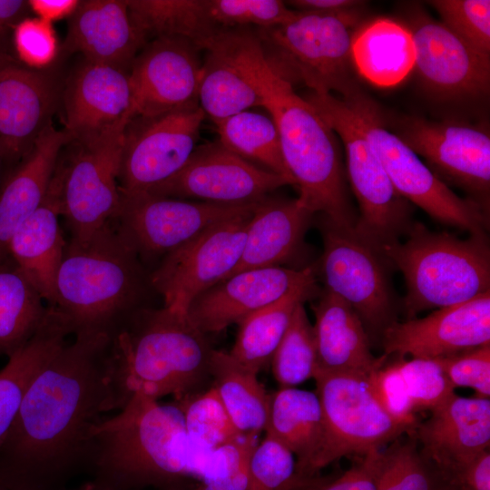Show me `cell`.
I'll use <instances>...</instances> for the list:
<instances>
[{
  "instance_id": "cell-1",
  "label": "cell",
  "mask_w": 490,
  "mask_h": 490,
  "mask_svg": "<svg viewBox=\"0 0 490 490\" xmlns=\"http://www.w3.org/2000/svg\"><path fill=\"white\" fill-rule=\"evenodd\" d=\"M74 337L36 373L0 446L15 478L33 490H64L85 471L93 426L118 410L112 334Z\"/></svg>"
},
{
  "instance_id": "cell-2",
  "label": "cell",
  "mask_w": 490,
  "mask_h": 490,
  "mask_svg": "<svg viewBox=\"0 0 490 490\" xmlns=\"http://www.w3.org/2000/svg\"><path fill=\"white\" fill-rule=\"evenodd\" d=\"M211 466L212 451L191 440L176 401L134 393L92 429L87 490H183Z\"/></svg>"
},
{
  "instance_id": "cell-3",
  "label": "cell",
  "mask_w": 490,
  "mask_h": 490,
  "mask_svg": "<svg viewBox=\"0 0 490 490\" xmlns=\"http://www.w3.org/2000/svg\"><path fill=\"white\" fill-rule=\"evenodd\" d=\"M220 41L254 83L262 107L277 127L285 166L299 192V202L313 214L354 228L358 215L349 200L334 131L290 83L269 66L254 31L227 29Z\"/></svg>"
},
{
  "instance_id": "cell-4",
  "label": "cell",
  "mask_w": 490,
  "mask_h": 490,
  "mask_svg": "<svg viewBox=\"0 0 490 490\" xmlns=\"http://www.w3.org/2000/svg\"><path fill=\"white\" fill-rule=\"evenodd\" d=\"M112 349L118 410L134 393L186 399L211 378L207 335L164 307L128 316L112 335Z\"/></svg>"
},
{
  "instance_id": "cell-5",
  "label": "cell",
  "mask_w": 490,
  "mask_h": 490,
  "mask_svg": "<svg viewBox=\"0 0 490 490\" xmlns=\"http://www.w3.org/2000/svg\"><path fill=\"white\" fill-rule=\"evenodd\" d=\"M137 252L110 224L65 247L52 307L72 334H113L132 313L143 288Z\"/></svg>"
},
{
  "instance_id": "cell-6",
  "label": "cell",
  "mask_w": 490,
  "mask_h": 490,
  "mask_svg": "<svg viewBox=\"0 0 490 490\" xmlns=\"http://www.w3.org/2000/svg\"><path fill=\"white\" fill-rule=\"evenodd\" d=\"M405 278L401 308L407 319L426 309L459 304L490 291L487 235L463 240L415 222L404 242L382 250Z\"/></svg>"
},
{
  "instance_id": "cell-7",
  "label": "cell",
  "mask_w": 490,
  "mask_h": 490,
  "mask_svg": "<svg viewBox=\"0 0 490 490\" xmlns=\"http://www.w3.org/2000/svg\"><path fill=\"white\" fill-rule=\"evenodd\" d=\"M359 16V11L340 15L295 11L289 21L254 32L267 64L281 78L292 85L301 82L312 93L339 95L354 83L351 44Z\"/></svg>"
},
{
  "instance_id": "cell-8",
  "label": "cell",
  "mask_w": 490,
  "mask_h": 490,
  "mask_svg": "<svg viewBox=\"0 0 490 490\" xmlns=\"http://www.w3.org/2000/svg\"><path fill=\"white\" fill-rule=\"evenodd\" d=\"M366 137L397 191L435 220L473 235H486L488 213L471 199L457 196L386 124L377 105L353 83L338 95Z\"/></svg>"
},
{
  "instance_id": "cell-9",
  "label": "cell",
  "mask_w": 490,
  "mask_h": 490,
  "mask_svg": "<svg viewBox=\"0 0 490 490\" xmlns=\"http://www.w3.org/2000/svg\"><path fill=\"white\" fill-rule=\"evenodd\" d=\"M344 145L347 176L359 205L356 232L382 250L407 236L415 223L411 203L395 189L373 148L338 96L311 93L305 98Z\"/></svg>"
},
{
  "instance_id": "cell-10",
  "label": "cell",
  "mask_w": 490,
  "mask_h": 490,
  "mask_svg": "<svg viewBox=\"0 0 490 490\" xmlns=\"http://www.w3.org/2000/svg\"><path fill=\"white\" fill-rule=\"evenodd\" d=\"M318 228L323 252L318 266L324 289L348 303L360 318L368 335L381 340L384 331L397 321L399 303L392 286L393 269L382 251L353 227L320 214Z\"/></svg>"
},
{
  "instance_id": "cell-11",
  "label": "cell",
  "mask_w": 490,
  "mask_h": 490,
  "mask_svg": "<svg viewBox=\"0 0 490 490\" xmlns=\"http://www.w3.org/2000/svg\"><path fill=\"white\" fill-rule=\"evenodd\" d=\"M369 376L318 371L316 393L323 416V440L309 475L349 456H366L414 427L393 418L380 405Z\"/></svg>"
},
{
  "instance_id": "cell-12",
  "label": "cell",
  "mask_w": 490,
  "mask_h": 490,
  "mask_svg": "<svg viewBox=\"0 0 490 490\" xmlns=\"http://www.w3.org/2000/svg\"><path fill=\"white\" fill-rule=\"evenodd\" d=\"M204 117L196 103L132 118L123 135L118 176L121 194L148 192L177 173L196 148Z\"/></svg>"
},
{
  "instance_id": "cell-13",
  "label": "cell",
  "mask_w": 490,
  "mask_h": 490,
  "mask_svg": "<svg viewBox=\"0 0 490 490\" xmlns=\"http://www.w3.org/2000/svg\"><path fill=\"white\" fill-rule=\"evenodd\" d=\"M255 209L211 227L163 257L150 282L162 296L164 308L187 316L198 296L230 274Z\"/></svg>"
},
{
  "instance_id": "cell-14",
  "label": "cell",
  "mask_w": 490,
  "mask_h": 490,
  "mask_svg": "<svg viewBox=\"0 0 490 490\" xmlns=\"http://www.w3.org/2000/svg\"><path fill=\"white\" fill-rule=\"evenodd\" d=\"M394 129L443 182L465 190L488 213L490 135L486 128L461 121L407 117L397 121Z\"/></svg>"
},
{
  "instance_id": "cell-15",
  "label": "cell",
  "mask_w": 490,
  "mask_h": 490,
  "mask_svg": "<svg viewBox=\"0 0 490 490\" xmlns=\"http://www.w3.org/2000/svg\"><path fill=\"white\" fill-rule=\"evenodd\" d=\"M122 132L85 144L62 168L61 212L69 223L72 241L82 242L114 220L122 204L118 183Z\"/></svg>"
},
{
  "instance_id": "cell-16",
  "label": "cell",
  "mask_w": 490,
  "mask_h": 490,
  "mask_svg": "<svg viewBox=\"0 0 490 490\" xmlns=\"http://www.w3.org/2000/svg\"><path fill=\"white\" fill-rule=\"evenodd\" d=\"M260 201L224 204L147 192L122 194L114 220L119 222V232L137 254L164 257L211 227L254 210Z\"/></svg>"
},
{
  "instance_id": "cell-17",
  "label": "cell",
  "mask_w": 490,
  "mask_h": 490,
  "mask_svg": "<svg viewBox=\"0 0 490 490\" xmlns=\"http://www.w3.org/2000/svg\"><path fill=\"white\" fill-rule=\"evenodd\" d=\"M404 24L415 44L414 68L430 94L442 101H462L488 93L490 54L424 12H412Z\"/></svg>"
},
{
  "instance_id": "cell-18",
  "label": "cell",
  "mask_w": 490,
  "mask_h": 490,
  "mask_svg": "<svg viewBox=\"0 0 490 490\" xmlns=\"http://www.w3.org/2000/svg\"><path fill=\"white\" fill-rule=\"evenodd\" d=\"M284 185L291 184L284 177L238 156L217 141L196 147L177 173L147 193L247 204L264 200L269 192Z\"/></svg>"
},
{
  "instance_id": "cell-19",
  "label": "cell",
  "mask_w": 490,
  "mask_h": 490,
  "mask_svg": "<svg viewBox=\"0 0 490 490\" xmlns=\"http://www.w3.org/2000/svg\"><path fill=\"white\" fill-rule=\"evenodd\" d=\"M201 50L180 37L149 41L129 69L135 116H154L198 102Z\"/></svg>"
},
{
  "instance_id": "cell-20",
  "label": "cell",
  "mask_w": 490,
  "mask_h": 490,
  "mask_svg": "<svg viewBox=\"0 0 490 490\" xmlns=\"http://www.w3.org/2000/svg\"><path fill=\"white\" fill-rule=\"evenodd\" d=\"M385 356L440 358L490 344V291L440 308L422 318L398 320L383 333Z\"/></svg>"
},
{
  "instance_id": "cell-21",
  "label": "cell",
  "mask_w": 490,
  "mask_h": 490,
  "mask_svg": "<svg viewBox=\"0 0 490 490\" xmlns=\"http://www.w3.org/2000/svg\"><path fill=\"white\" fill-rule=\"evenodd\" d=\"M61 98L64 130L78 144L122 132L134 118L129 74L114 66L85 61Z\"/></svg>"
},
{
  "instance_id": "cell-22",
  "label": "cell",
  "mask_w": 490,
  "mask_h": 490,
  "mask_svg": "<svg viewBox=\"0 0 490 490\" xmlns=\"http://www.w3.org/2000/svg\"><path fill=\"white\" fill-rule=\"evenodd\" d=\"M60 92L46 71L27 67L0 52V152L20 161L52 123Z\"/></svg>"
},
{
  "instance_id": "cell-23",
  "label": "cell",
  "mask_w": 490,
  "mask_h": 490,
  "mask_svg": "<svg viewBox=\"0 0 490 490\" xmlns=\"http://www.w3.org/2000/svg\"><path fill=\"white\" fill-rule=\"evenodd\" d=\"M314 275L312 266L240 271L198 296L189 307L187 317L202 333H218L232 324L240 323Z\"/></svg>"
},
{
  "instance_id": "cell-24",
  "label": "cell",
  "mask_w": 490,
  "mask_h": 490,
  "mask_svg": "<svg viewBox=\"0 0 490 490\" xmlns=\"http://www.w3.org/2000/svg\"><path fill=\"white\" fill-rule=\"evenodd\" d=\"M411 435L446 483L490 445V399L454 395L417 423Z\"/></svg>"
},
{
  "instance_id": "cell-25",
  "label": "cell",
  "mask_w": 490,
  "mask_h": 490,
  "mask_svg": "<svg viewBox=\"0 0 490 490\" xmlns=\"http://www.w3.org/2000/svg\"><path fill=\"white\" fill-rule=\"evenodd\" d=\"M146 41L134 25L126 0H86L70 17L64 44L85 61L129 72Z\"/></svg>"
},
{
  "instance_id": "cell-26",
  "label": "cell",
  "mask_w": 490,
  "mask_h": 490,
  "mask_svg": "<svg viewBox=\"0 0 490 490\" xmlns=\"http://www.w3.org/2000/svg\"><path fill=\"white\" fill-rule=\"evenodd\" d=\"M61 193L59 159L43 202L19 225L7 245V252L16 267L35 286L49 307L54 304L56 276L66 247L59 225Z\"/></svg>"
},
{
  "instance_id": "cell-27",
  "label": "cell",
  "mask_w": 490,
  "mask_h": 490,
  "mask_svg": "<svg viewBox=\"0 0 490 490\" xmlns=\"http://www.w3.org/2000/svg\"><path fill=\"white\" fill-rule=\"evenodd\" d=\"M314 299L318 371L369 376L385 364L387 357L373 355L363 322L348 303L325 289Z\"/></svg>"
},
{
  "instance_id": "cell-28",
  "label": "cell",
  "mask_w": 490,
  "mask_h": 490,
  "mask_svg": "<svg viewBox=\"0 0 490 490\" xmlns=\"http://www.w3.org/2000/svg\"><path fill=\"white\" fill-rule=\"evenodd\" d=\"M314 215L298 199L262 200L248 224L240 261L229 276L251 269L280 267L291 260L302 247Z\"/></svg>"
},
{
  "instance_id": "cell-29",
  "label": "cell",
  "mask_w": 490,
  "mask_h": 490,
  "mask_svg": "<svg viewBox=\"0 0 490 490\" xmlns=\"http://www.w3.org/2000/svg\"><path fill=\"white\" fill-rule=\"evenodd\" d=\"M71 142L64 130L50 123L5 183L0 194V259L15 230L43 202L62 149Z\"/></svg>"
},
{
  "instance_id": "cell-30",
  "label": "cell",
  "mask_w": 490,
  "mask_h": 490,
  "mask_svg": "<svg viewBox=\"0 0 490 490\" xmlns=\"http://www.w3.org/2000/svg\"><path fill=\"white\" fill-rule=\"evenodd\" d=\"M415 58L412 34L404 23L377 17L354 32L352 64L364 79L376 86L400 83L414 69Z\"/></svg>"
},
{
  "instance_id": "cell-31",
  "label": "cell",
  "mask_w": 490,
  "mask_h": 490,
  "mask_svg": "<svg viewBox=\"0 0 490 490\" xmlns=\"http://www.w3.org/2000/svg\"><path fill=\"white\" fill-rule=\"evenodd\" d=\"M265 434L287 447L296 457L301 475H309L323 440V416L316 392L295 387L270 393Z\"/></svg>"
},
{
  "instance_id": "cell-32",
  "label": "cell",
  "mask_w": 490,
  "mask_h": 490,
  "mask_svg": "<svg viewBox=\"0 0 490 490\" xmlns=\"http://www.w3.org/2000/svg\"><path fill=\"white\" fill-rule=\"evenodd\" d=\"M72 331L53 308L34 335L9 356L0 370V446L18 415L27 388L40 368L66 343Z\"/></svg>"
},
{
  "instance_id": "cell-33",
  "label": "cell",
  "mask_w": 490,
  "mask_h": 490,
  "mask_svg": "<svg viewBox=\"0 0 490 490\" xmlns=\"http://www.w3.org/2000/svg\"><path fill=\"white\" fill-rule=\"evenodd\" d=\"M320 290L314 275L278 300L249 315L239 323L230 356L259 374L270 363L298 305L316 299Z\"/></svg>"
},
{
  "instance_id": "cell-34",
  "label": "cell",
  "mask_w": 490,
  "mask_h": 490,
  "mask_svg": "<svg viewBox=\"0 0 490 490\" xmlns=\"http://www.w3.org/2000/svg\"><path fill=\"white\" fill-rule=\"evenodd\" d=\"M219 34L205 50L198 91L199 105L213 122L263 106L254 83L220 42Z\"/></svg>"
},
{
  "instance_id": "cell-35",
  "label": "cell",
  "mask_w": 490,
  "mask_h": 490,
  "mask_svg": "<svg viewBox=\"0 0 490 490\" xmlns=\"http://www.w3.org/2000/svg\"><path fill=\"white\" fill-rule=\"evenodd\" d=\"M209 373L211 386L241 435L259 436L265 431L270 407V393L247 368L229 352L212 349Z\"/></svg>"
},
{
  "instance_id": "cell-36",
  "label": "cell",
  "mask_w": 490,
  "mask_h": 490,
  "mask_svg": "<svg viewBox=\"0 0 490 490\" xmlns=\"http://www.w3.org/2000/svg\"><path fill=\"white\" fill-rule=\"evenodd\" d=\"M129 13L146 43L159 37H180L201 51L222 29L212 21L208 0H126Z\"/></svg>"
},
{
  "instance_id": "cell-37",
  "label": "cell",
  "mask_w": 490,
  "mask_h": 490,
  "mask_svg": "<svg viewBox=\"0 0 490 490\" xmlns=\"http://www.w3.org/2000/svg\"><path fill=\"white\" fill-rule=\"evenodd\" d=\"M43 300L17 267L0 265V355L9 357L38 330L48 313Z\"/></svg>"
},
{
  "instance_id": "cell-38",
  "label": "cell",
  "mask_w": 490,
  "mask_h": 490,
  "mask_svg": "<svg viewBox=\"0 0 490 490\" xmlns=\"http://www.w3.org/2000/svg\"><path fill=\"white\" fill-rule=\"evenodd\" d=\"M219 141L230 152L263 165L294 186L281 152L279 136L273 120L259 113L244 111L214 122Z\"/></svg>"
},
{
  "instance_id": "cell-39",
  "label": "cell",
  "mask_w": 490,
  "mask_h": 490,
  "mask_svg": "<svg viewBox=\"0 0 490 490\" xmlns=\"http://www.w3.org/2000/svg\"><path fill=\"white\" fill-rule=\"evenodd\" d=\"M407 435L376 452V490H448L450 485L423 456L416 438Z\"/></svg>"
},
{
  "instance_id": "cell-40",
  "label": "cell",
  "mask_w": 490,
  "mask_h": 490,
  "mask_svg": "<svg viewBox=\"0 0 490 490\" xmlns=\"http://www.w3.org/2000/svg\"><path fill=\"white\" fill-rule=\"evenodd\" d=\"M270 364L279 387H295L316 376L318 359L313 325L304 303L296 308Z\"/></svg>"
},
{
  "instance_id": "cell-41",
  "label": "cell",
  "mask_w": 490,
  "mask_h": 490,
  "mask_svg": "<svg viewBox=\"0 0 490 490\" xmlns=\"http://www.w3.org/2000/svg\"><path fill=\"white\" fill-rule=\"evenodd\" d=\"M176 402L181 408L187 434L198 446L212 451L242 436L234 426L217 390L211 385Z\"/></svg>"
},
{
  "instance_id": "cell-42",
  "label": "cell",
  "mask_w": 490,
  "mask_h": 490,
  "mask_svg": "<svg viewBox=\"0 0 490 490\" xmlns=\"http://www.w3.org/2000/svg\"><path fill=\"white\" fill-rule=\"evenodd\" d=\"M317 476L301 475L295 456L276 439L265 435L250 459L247 490H303Z\"/></svg>"
},
{
  "instance_id": "cell-43",
  "label": "cell",
  "mask_w": 490,
  "mask_h": 490,
  "mask_svg": "<svg viewBox=\"0 0 490 490\" xmlns=\"http://www.w3.org/2000/svg\"><path fill=\"white\" fill-rule=\"evenodd\" d=\"M396 362L415 412L431 411L456 394L455 387L436 358H398Z\"/></svg>"
},
{
  "instance_id": "cell-44",
  "label": "cell",
  "mask_w": 490,
  "mask_h": 490,
  "mask_svg": "<svg viewBox=\"0 0 490 490\" xmlns=\"http://www.w3.org/2000/svg\"><path fill=\"white\" fill-rule=\"evenodd\" d=\"M212 21L220 28H269L295 15L279 0H208Z\"/></svg>"
},
{
  "instance_id": "cell-45",
  "label": "cell",
  "mask_w": 490,
  "mask_h": 490,
  "mask_svg": "<svg viewBox=\"0 0 490 490\" xmlns=\"http://www.w3.org/2000/svg\"><path fill=\"white\" fill-rule=\"evenodd\" d=\"M259 436L242 435L212 450L211 475L191 490H247L251 454Z\"/></svg>"
},
{
  "instance_id": "cell-46",
  "label": "cell",
  "mask_w": 490,
  "mask_h": 490,
  "mask_svg": "<svg viewBox=\"0 0 490 490\" xmlns=\"http://www.w3.org/2000/svg\"><path fill=\"white\" fill-rule=\"evenodd\" d=\"M442 23L477 50L490 54L489 0H434L428 2Z\"/></svg>"
},
{
  "instance_id": "cell-47",
  "label": "cell",
  "mask_w": 490,
  "mask_h": 490,
  "mask_svg": "<svg viewBox=\"0 0 490 490\" xmlns=\"http://www.w3.org/2000/svg\"><path fill=\"white\" fill-rule=\"evenodd\" d=\"M16 58L29 68L45 71L57 58L60 44L53 24L24 17L13 27Z\"/></svg>"
},
{
  "instance_id": "cell-48",
  "label": "cell",
  "mask_w": 490,
  "mask_h": 490,
  "mask_svg": "<svg viewBox=\"0 0 490 490\" xmlns=\"http://www.w3.org/2000/svg\"><path fill=\"white\" fill-rule=\"evenodd\" d=\"M456 387H470L475 397H490V344L436 358Z\"/></svg>"
},
{
  "instance_id": "cell-49",
  "label": "cell",
  "mask_w": 490,
  "mask_h": 490,
  "mask_svg": "<svg viewBox=\"0 0 490 490\" xmlns=\"http://www.w3.org/2000/svg\"><path fill=\"white\" fill-rule=\"evenodd\" d=\"M368 379L383 408L397 421L415 428L418 423L416 412L397 362L384 364Z\"/></svg>"
},
{
  "instance_id": "cell-50",
  "label": "cell",
  "mask_w": 490,
  "mask_h": 490,
  "mask_svg": "<svg viewBox=\"0 0 490 490\" xmlns=\"http://www.w3.org/2000/svg\"><path fill=\"white\" fill-rule=\"evenodd\" d=\"M367 454L336 478L317 476L303 490H376L374 457Z\"/></svg>"
},
{
  "instance_id": "cell-51",
  "label": "cell",
  "mask_w": 490,
  "mask_h": 490,
  "mask_svg": "<svg viewBox=\"0 0 490 490\" xmlns=\"http://www.w3.org/2000/svg\"><path fill=\"white\" fill-rule=\"evenodd\" d=\"M447 484L456 490H490L489 449L457 468Z\"/></svg>"
},
{
  "instance_id": "cell-52",
  "label": "cell",
  "mask_w": 490,
  "mask_h": 490,
  "mask_svg": "<svg viewBox=\"0 0 490 490\" xmlns=\"http://www.w3.org/2000/svg\"><path fill=\"white\" fill-rule=\"evenodd\" d=\"M287 3L295 7V11L323 15L356 12L364 5L362 1L355 0H293Z\"/></svg>"
},
{
  "instance_id": "cell-53",
  "label": "cell",
  "mask_w": 490,
  "mask_h": 490,
  "mask_svg": "<svg viewBox=\"0 0 490 490\" xmlns=\"http://www.w3.org/2000/svg\"><path fill=\"white\" fill-rule=\"evenodd\" d=\"M79 0H29L27 5L35 17L47 23L70 18L76 11Z\"/></svg>"
},
{
  "instance_id": "cell-54",
  "label": "cell",
  "mask_w": 490,
  "mask_h": 490,
  "mask_svg": "<svg viewBox=\"0 0 490 490\" xmlns=\"http://www.w3.org/2000/svg\"><path fill=\"white\" fill-rule=\"evenodd\" d=\"M29 10L27 1L0 0V33L24 18Z\"/></svg>"
},
{
  "instance_id": "cell-55",
  "label": "cell",
  "mask_w": 490,
  "mask_h": 490,
  "mask_svg": "<svg viewBox=\"0 0 490 490\" xmlns=\"http://www.w3.org/2000/svg\"><path fill=\"white\" fill-rule=\"evenodd\" d=\"M0 490H32L20 482L15 480L10 485H0Z\"/></svg>"
},
{
  "instance_id": "cell-56",
  "label": "cell",
  "mask_w": 490,
  "mask_h": 490,
  "mask_svg": "<svg viewBox=\"0 0 490 490\" xmlns=\"http://www.w3.org/2000/svg\"><path fill=\"white\" fill-rule=\"evenodd\" d=\"M448 490H456L454 487L450 486Z\"/></svg>"
},
{
  "instance_id": "cell-57",
  "label": "cell",
  "mask_w": 490,
  "mask_h": 490,
  "mask_svg": "<svg viewBox=\"0 0 490 490\" xmlns=\"http://www.w3.org/2000/svg\"><path fill=\"white\" fill-rule=\"evenodd\" d=\"M0 156H1V152H0Z\"/></svg>"
}]
</instances>
